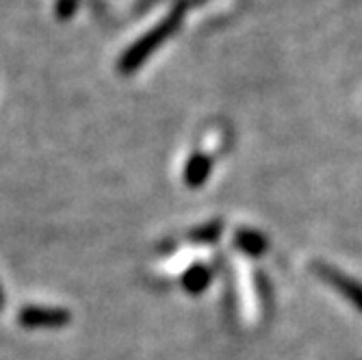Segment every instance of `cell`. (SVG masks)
Listing matches in <instances>:
<instances>
[{
	"label": "cell",
	"mask_w": 362,
	"mask_h": 360,
	"mask_svg": "<svg viewBox=\"0 0 362 360\" xmlns=\"http://www.w3.org/2000/svg\"><path fill=\"white\" fill-rule=\"evenodd\" d=\"M182 20V9H176L174 13H170L168 18H163L156 26H152L144 37H139L133 46L126 48V52L122 54L117 68L122 74H133L137 72L141 65L165 44V40H170L174 33L178 30Z\"/></svg>",
	"instance_id": "6da1fadb"
},
{
	"label": "cell",
	"mask_w": 362,
	"mask_h": 360,
	"mask_svg": "<svg viewBox=\"0 0 362 360\" xmlns=\"http://www.w3.org/2000/svg\"><path fill=\"white\" fill-rule=\"evenodd\" d=\"M72 319L70 310L57 306H22L18 313V321L22 328L28 330H44V328H63Z\"/></svg>",
	"instance_id": "7a4b0ae2"
},
{
	"label": "cell",
	"mask_w": 362,
	"mask_h": 360,
	"mask_svg": "<svg viewBox=\"0 0 362 360\" xmlns=\"http://www.w3.org/2000/svg\"><path fill=\"white\" fill-rule=\"evenodd\" d=\"M313 272L317 278H321L323 282L330 284L337 293H341V296L356 308L362 313V284L356 282L354 278L341 274L339 269H334L332 265H323V263H315L313 265Z\"/></svg>",
	"instance_id": "3957f363"
},
{
	"label": "cell",
	"mask_w": 362,
	"mask_h": 360,
	"mask_svg": "<svg viewBox=\"0 0 362 360\" xmlns=\"http://www.w3.org/2000/svg\"><path fill=\"white\" fill-rule=\"evenodd\" d=\"M211 170H213V158L204 152H195L187 161L185 172H182V180L189 189H197L209 180Z\"/></svg>",
	"instance_id": "277c9868"
},
{
	"label": "cell",
	"mask_w": 362,
	"mask_h": 360,
	"mask_svg": "<svg viewBox=\"0 0 362 360\" xmlns=\"http://www.w3.org/2000/svg\"><path fill=\"white\" fill-rule=\"evenodd\" d=\"M213 280V272L206 265H193L182 274V289L191 296H200Z\"/></svg>",
	"instance_id": "5b68a950"
},
{
	"label": "cell",
	"mask_w": 362,
	"mask_h": 360,
	"mask_svg": "<svg viewBox=\"0 0 362 360\" xmlns=\"http://www.w3.org/2000/svg\"><path fill=\"white\" fill-rule=\"evenodd\" d=\"M235 243L250 256H260L267 248L265 237H262L260 233H256V231H250V228H241V231H237Z\"/></svg>",
	"instance_id": "8992f818"
},
{
	"label": "cell",
	"mask_w": 362,
	"mask_h": 360,
	"mask_svg": "<svg viewBox=\"0 0 362 360\" xmlns=\"http://www.w3.org/2000/svg\"><path fill=\"white\" fill-rule=\"evenodd\" d=\"M221 231H223L221 221H209L204 226H197L195 231H191L189 241H193V243H215L219 239Z\"/></svg>",
	"instance_id": "52a82bcc"
},
{
	"label": "cell",
	"mask_w": 362,
	"mask_h": 360,
	"mask_svg": "<svg viewBox=\"0 0 362 360\" xmlns=\"http://www.w3.org/2000/svg\"><path fill=\"white\" fill-rule=\"evenodd\" d=\"M78 0H57V18L59 20H70L76 13Z\"/></svg>",
	"instance_id": "ba28073f"
},
{
	"label": "cell",
	"mask_w": 362,
	"mask_h": 360,
	"mask_svg": "<svg viewBox=\"0 0 362 360\" xmlns=\"http://www.w3.org/2000/svg\"><path fill=\"white\" fill-rule=\"evenodd\" d=\"M5 306V291H3V286H0V308Z\"/></svg>",
	"instance_id": "9c48e42d"
}]
</instances>
